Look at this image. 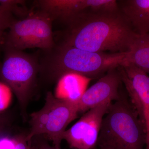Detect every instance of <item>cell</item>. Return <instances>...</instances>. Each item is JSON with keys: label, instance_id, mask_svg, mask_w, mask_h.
Here are the masks:
<instances>
[{"label": "cell", "instance_id": "1", "mask_svg": "<svg viewBox=\"0 0 149 149\" xmlns=\"http://www.w3.org/2000/svg\"><path fill=\"white\" fill-rule=\"evenodd\" d=\"M63 22L68 29L63 42L93 52H127L138 35L120 9L107 11L88 9Z\"/></svg>", "mask_w": 149, "mask_h": 149}, {"label": "cell", "instance_id": "2", "mask_svg": "<svg viewBox=\"0 0 149 149\" xmlns=\"http://www.w3.org/2000/svg\"><path fill=\"white\" fill-rule=\"evenodd\" d=\"M39 63V72L46 78L57 81L65 74L77 73L93 79L101 78L109 70L123 62L126 53L93 52L64 43L55 46Z\"/></svg>", "mask_w": 149, "mask_h": 149}, {"label": "cell", "instance_id": "3", "mask_svg": "<svg viewBox=\"0 0 149 149\" xmlns=\"http://www.w3.org/2000/svg\"><path fill=\"white\" fill-rule=\"evenodd\" d=\"M146 129L130 101L121 95L104 117L97 146L113 149H145Z\"/></svg>", "mask_w": 149, "mask_h": 149}, {"label": "cell", "instance_id": "4", "mask_svg": "<svg viewBox=\"0 0 149 149\" xmlns=\"http://www.w3.org/2000/svg\"><path fill=\"white\" fill-rule=\"evenodd\" d=\"M45 100L40 110L30 115V130L26 140L29 141L35 136L46 134L55 149H61L67 127L78 116L77 104L56 98L50 92L47 93Z\"/></svg>", "mask_w": 149, "mask_h": 149}, {"label": "cell", "instance_id": "5", "mask_svg": "<svg viewBox=\"0 0 149 149\" xmlns=\"http://www.w3.org/2000/svg\"><path fill=\"white\" fill-rule=\"evenodd\" d=\"M53 21L49 14L40 10L22 19H15L6 37V46L22 51L39 48L44 52L55 46L52 31Z\"/></svg>", "mask_w": 149, "mask_h": 149}, {"label": "cell", "instance_id": "6", "mask_svg": "<svg viewBox=\"0 0 149 149\" xmlns=\"http://www.w3.org/2000/svg\"><path fill=\"white\" fill-rule=\"evenodd\" d=\"M5 52L1 77L15 94L24 113L39 72V63L37 58L22 51L6 46Z\"/></svg>", "mask_w": 149, "mask_h": 149}, {"label": "cell", "instance_id": "7", "mask_svg": "<svg viewBox=\"0 0 149 149\" xmlns=\"http://www.w3.org/2000/svg\"><path fill=\"white\" fill-rule=\"evenodd\" d=\"M118 68L129 101L146 129V147L149 144V75L135 65L125 61Z\"/></svg>", "mask_w": 149, "mask_h": 149}, {"label": "cell", "instance_id": "8", "mask_svg": "<svg viewBox=\"0 0 149 149\" xmlns=\"http://www.w3.org/2000/svg\"><path fill=\"white\" fill-rule=\"evenodd\" d=\"M112 103H105L89 110L72 127L65 130L63 139L71 148H96L103 119Z\"/></svg>", "mask_w": 149, "mask_h": 149}, {"label": "cell", "instance_id": "9", "mask_svg": "<svg viewBox=\"0 0 149 149\" xmlns=\"http://www.w3.org/2000/svg\"><path fill=\"white\" fill-rule=\"evenodd\" d=\"M121 83L118 67L109 70L85 91L77 103L79 113L88 111L102 104L119 100L121 95L119 92Z\"/></svg>", "mask_w": 149, "mask_h": 149}, {"label": "cell", "instance_id": "10", "mask_svg": "<svg viewBox=\"0 0 149 149\" xmlns=\"http://www.w3.org/2000/svg\"><path fill=\"white\" fill-rule=\"evenodd\" d=\"M38 3L40 10L49 14L53 20L62 22L87 10H110L114 5L112 0H43Z\"/></svg>", "mask_w": 149, "mask_h": 149}, {"label": "cell", "instance_id": "11", "mask_svg": "<svg viewBox=\"0 0 149 149\" xmlns=\"http://www.w3.org/2000/svg\"><path fill=\"white\" fill-rule=\"evenodd\" d=\"M120 11L139 35L149 33V0L117 1Z\"/></svg>", "mask_w": 149, "mask_h": 149}, {"label": "cell", "instance_id": "12", "mask_svg": "<svg viewBox=\"0 0 149 149\" xmlns=\"http://www.w3.org/2000/svg\"><path fill=\"white\" fill-rule=\"evenodd\" d=\"M92 80L77 73L65 74L58 80L54 96L59 100L77 103Z\"/></svg>", "mask_w": 149, "mask_h": 149}, {"label": "cell", "instance_id": "13", "mask_svg": "<svg viewBox=\"0 0 149 149\" xmlns=\"http://www.w3.org/2000/svg\"><path fill=\"white\" fill-rule=\"evenodd\" d=\"M123 61L135 65L149 75V33L136 36Z\"/></svg>", "mask_w": 149, "mask_h": 149}, {"label": "cell", "instance_id": "14", "mask_svg": "<svg viewBox=\"0 0 149 149\" xmlns=\"http://www.w3.org/2000/svg\"><path fill=\"white\" fill-rule=\"evenodd\" d=\"M15 19L13 17L12 13L0 5V47L3 41V34L7 28H9L10 24Z\"/></svg>", "mask_w": 149, "mask_h": 149}, {"label": "cell", "instance_id": "15", "mask_svg": "<svg viewBox=\"0 0 149 149\" xmlns=\"http://www.w3.org/2000/svg\"><path fill=\"white\" fill-rule=\"evenodd\" d=\"M12 91L5 83L0 82V112L9 106L12 99Z\"/></svg>", "mask_w": 149, "mask_h": 149}, {"label": "cell", "instance_id": "16", "mask_svg": "<svg viewBox=\"0 0 149 149\" xmlns=\"http://www.w3.org/2000/svg\"><path fill=\"white\" fill-rule=\"evenodd\" d=\"M14 149H29V142L27 141L25 138H14Z\"/></svg>", "mask_w": 149, "mask_h": 149}, {"label": "cell", "instance_id": "17", "mask_svg": "<svg viewBox=\"0 0 149 149\" xmlns=\"http://www.w3.org/2000/svg\"><path fill=\"white\" fill-rule=\"evenodd\" d=\"M33 145L35 149H55L54 147L50 146L46 141H42L37 143L33 144Z\"/></svg>", "mask_w": 149, "mask_h": 149}, {"label": "cell", "instance_id": "18", "mask_svg": "<svg viewBox=\"0 0 149 149\" xmlns=\"http://www.w3.org/2000/svg\"><path fill=\"white\" fill-rule=\"evenodd\" d=\"M29 149H35V147H34V145L32 143V140H30L29 141Z\"/></svg>", "mask_w": 149, "mask_h": 149}, {"label": "cell", "instance_id": "19", "mask_svg": "<svg viewBox=\"0 0 149 149\" xmlns=\"http://www.w3.org/2000/svg\"><path fill=\"white\" fill-rule=\"evenodd\" d=\"M98 149H113L112 148H110V147H107V146H104V147H100Z\"/></svg>", "mask_w": 149, "mask_h": 149}, {"label": "cell", "instance_id": "20", "mask_svg": "<svg viewBox=\"0 0 149 149\" xmlns=\"http://www.w3.org/2000/svg\"><path fill=\"white\" fill-rule=\"evenodd\" d=\"M145 149H149V144L148 146H146L145 148Z\"/></svg>", "mask_w": 149, "mask_h": 149}, {"label": "cell", "instance_id": "21", "mask_svg": "<svg viewBox=\"0 0 149 149\" xmlns=\"http://www.w3.org/2000/svg\"><path fill=\"white\" fill-rule=\"evenodd\" d=\"M0 131H1V130H0Z\"/></svg>", "mask_w": 149, "mask_h": 149}]
</instances>
